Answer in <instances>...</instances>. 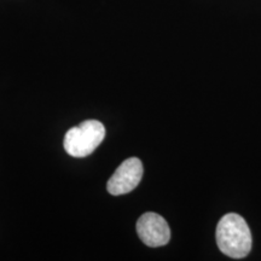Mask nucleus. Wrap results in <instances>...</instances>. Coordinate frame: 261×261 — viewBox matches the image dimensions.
Masks as SVG:
<instances>
[{
  "label": "nucleus",
  "instance_id": "nucleus-4",
  "mask_svg": "<svg viewBox=\"0 0 261 261\" xmlns=\"http://www.w3.org/2000/svg\"><path fill=\"white\" fill-rule=\"evenodd\" d=\"M137 233L148 247L166 246L171 240V228L161 215L148 212L137 221Z\"/></svg>",
  "mask_w": 261,
  "mask_h": 261
},
{
  "label": "nucleus",
  "instance_id": "nucleus-2",
  "mask_svg": "<svg viewBox=\"0 0 261 261\" xmlns=\"http://www.w3.org/2000/svg\"><path fill=\"white\" fill-rule=\"evenodd\" d=\"M106 137V127L98 120H86L73 127L64 137L63 146L73 158H86L92 154Z\"/></svg>",
  "mask_w": 261,
  "mask_h": 261
},
{
  "label": "nucleus",
  "instance_id": "nucleus-1",
  "mask_svg": "<svg viewBox=\"0 0 261 261\" xmlns=\"http://www.w3.org/2000/svg\"><path fill=\"white\" fill-rule=\"evenodd\" d=\"M217 243L225 255L242 259L252 249V233L241 215L228 213L219 220L217 226Z\"/></svg>",
  "mask_w": 261,
  "mask_h": 261
},
{
  "label": "nucleus",
  "instance_id": "nucleus-3",
  "mask_svg": "<svg viewBox=\"0 0 261 261\" xmlns=\"http://www.w3.org/2000/svg\"><path fill=\"white\" fill-rule=\"evenodd\" d=\"M143 163L139 159L129 158L117 167L107 182V190L113 196L128 194L138 187L143 178Z\"/></svg>",
  "mask_w": 261,
  "mask_h": 261
}]
</instances>
